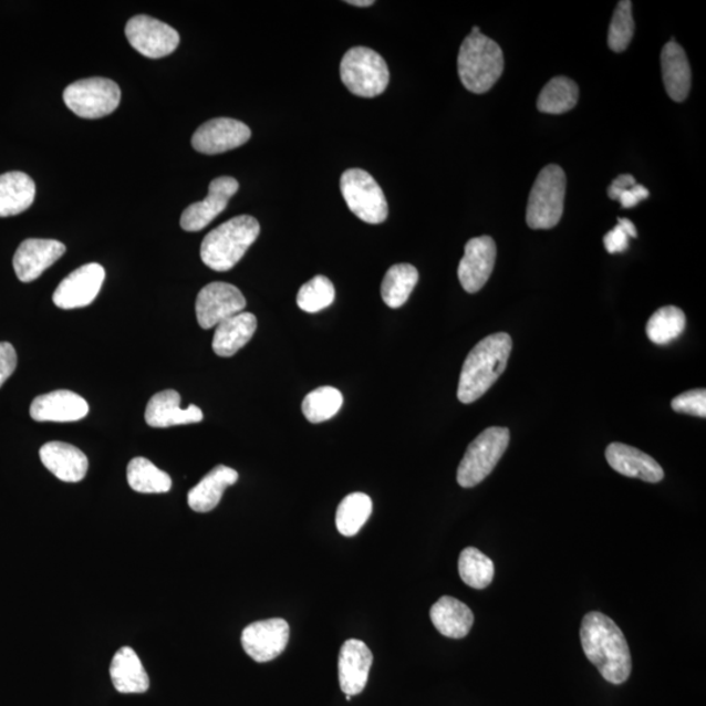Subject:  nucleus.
I'll use <instances>...</instances> for the list:
<instances>
[{
    "label": "nucleus",
    "mask_w": 706,
    "mask_h": 706,
    "mask_svg": "<svg viewBox=\"0 0 706 706\" xmlns=\"http://www.w3.org/2000/svg\"><path fill=\"white\" fill-rule=\"evenodd\" d=\"M581 644L586 658L604 679L622 684L630 678L632 658L624 633L601 612H589L581 625Z\"/></svg>",
    "instance_id": "1"
},
{
    "label": "nucleus",
    "mask_w": 706,
    "mask_h": 706,
    "mask_svg": "<svg viewBox=\"0 0 706 706\" xmlns=\"http://www.w3.org/2000/svg\"><path fill=\"white\" fill-rule=\"evenodd\" d=\"M511 349L513 342L506 333L489 335L475 345L460 372L457 393L459 402L470 405L494 386L507 370Z\"/></svg>",
    "instance_id": "2"
},
{
    "label": "nucleus",
    "mask_w": 706,
    "mask_h": 706,
    "mask_svg": "<svg viewBox=\"0 0 706 706\" xmlns=\"http://www.w3.org/2000/svg\"><path fill=\"white\" fill-rule=\"evenodd\" d=\"M259 232L261 227L253 216H237L205 237L200 247L201 261L211 270L229 271L241 261Z\"/></svg>",
    "instance_id": "3"
},
{
    "label": "nucleus",
    "mask_w": 706,
    "mask_h": 706,
    "mask_svg": "<svg viewBox=\"0 0 706 706\" xmlns=\"http://www.w3.org/2000/svg\"><path fill=\"white\" fill-rule=\"evenodd\" d=\"M502 72L503 53L499 43L480 32L468 34L458 54V75L465 89L481 95L492 90Z\"/></svg>",
    "instance_id": "4"
},
{
    "label": "nucleus",
    "mask_w": 706,
    "mask_h": 706,
    "mask_svg": "<svg viewBox=\"0 0 706 706\" xmlns=\"http://www.w3.org/2000/svg\"><path fill=\"white\" fill-rule=\"evenodd\" d=\"M567 177L559 165L540 170L530 191L526 221L531 229H551L559 225L564 212Z\"/></svg>",
    "instance_id": "5"
},
{
    "label": "nucleus",
    "mask_w": 706,
    "mask_h": 706,
    "mask_svg": "<svg viewBox=\"0 0 706 706\" xmlns=\"http://www.w3.org/2000/svg\"><path fill=\"white\" fill-rule=\"evenodd\" d=\"M341 77L349 91L359 97L380 96L387 89L391 72L377 52L370 48L356 46L344 54Z\"/></svg>",
    "instance_id": "6"
},
{
    "label": "nucleus",
    "mask_w": 706,
    "mask_h": 706,
    "mask_svg": "<svg viewBox=\"0 0 706 706\" xmlns=\"http://www.w3.org/2000/svg\"><path fill=\"white\" fill-rule=\"evenodd\" d=\"M510 442L508 428L492 427L468 445L465 457L460 460L457 481L460 487L473 488L480 485L507 451Z\"/></svg>",
    "instance_id": "7"
},
{
    "label": "nucleus",
    "mask_w": 706,
    "mask_h": 706,
    "mask_svg": "<svg viewBox=\"0 0 706 706\" xmlns=\"http://www.w3.org/2000/svg\"><path fill=\"white\" fill-rule=\"evenodd\" d=\"M121 96L118 84L106 77L82 79L70 84L63 92L64 104L85 120L103 118L112 114L117 110Z\"/></svg>",
    "instance_id": "8"
},
{
    "label": "nucleus",
    "mask_w": 706,
    "mask_h": 706,
    "mask_svg": "<svg viewBox=\"0 0 706 706\" xmlns=\"http://www.w3.org/2000/svg\"><path fill=\"white\" fill-rule=\"evenodd\" d=\"M341 190L351 212L360 220L367 225H381L387 219L385 194L370 173L363 169L345 170L341 178Z\"/></svg>",
    "instance_id": "9"
},
{
    "label": "nucleus",
    "mask_w": 706,
    "mask_h": 706,
    "mask_svg": "<svg viewBox=\"0 0 706 706\" xmlns=\"http://www.w3.org/2000/svg\"><path fill=\"white\" fill-rule=\"evenodd\" d=\"M125 33L136 52L153 60L172 54L179 45V34L175 28L147 14L129 19Z\"/></svg>",
    "instance_id": "10"
},
{
    "label": "nucleus",
    "mask_w": 706,
    "mask_h": 706,
    "mask_svg": "<svg viewBox=\"0 0 706 706\" xmlns=\"http://www.w3.org/2000/svg\"><path fill=\"white\" fill-rule=\"evenodd\" d=\"M245 307L247 299L239 288L222 282L208 284L201 288L196 302L199 326L205 330L216 328L230 316L241 313Z\"/></svg>",
    "instance_id": "11"
},
{
    "label": "nucleus",
    "mask_w": 706,
    "mask_h": 706,
    "mask_svg": "<svg viewBox=\"0 0 706 706\" xmlns=\"http://www.w3.org/2000/svg\"><path fill=\"white\" fill-rule=\"evenodd\" d=\"M290 641V625L284 619L256 622L242 631L241 644L245 653L258 664L279 657Z\"/></svg>",
    "instance_id": "12"
},
{
    "label": "nucleus",
    "mask_w": 706,
    "mask_h": 706,
    "mask_svg": "<svg viewBox=\"0 0 706 706\" xmlns=\"http://www.w3.org/2000/svg\"><path fill=\"white\" fill-rule=\"evenodd\" d=\"M105 280V270L98 263H89L72 271L62 283L56 287L53 294L54 304L58 308L69 309L85 308L96 300Z\"/></svg>",
    "instance_id": "13"
},
{
    "label": "nucleus",
    "mask_w": 706,
    "mask_h": 706,
    "mask_svg": "<svg viewBox=\"0 0 706 706\" xmlns=\"http://www.w3.org/2000/svg\"><path fill=\"white\" fill-rule=\"evenodd\" d=\"M249 126L232 118L207 121L193 135L194 149L205 155H219L243 146L250 139Z\"/></svg>",
    "instance_id": "14"
},
{
    "label": "nucleus",
    "mask_w": 706,
    "mask_h": 706,
    "mask_svg": "<svg viewBox=\"0 0 706 706\" xmlns=\"http://www.w3.org/2000/svg\"><path fill=\"white\" fill-rule=\"evenodd\" d=\"M497 249L492 237H475L466 243L465 256L458 266L460 285L468 293H477L492 276Z\"/></svg>",
    "instance_id": "15"
},
{
    "label": "nucleus",
    "mask_w": 706,
    "mask_h": 706,
    "mask_svg": "<svg viewBox=\"0 0 706 706\" xmlns=\"http://www.w3.org/2000/svg\"><path fill=\"white\" fill-rule=\"evenodd\" d=\"M239 183L233 177L215 178L208 187L205 200L186 208L181 216V228L186 232H199L226 210L228 201L239 191Z\"/></svg>",
    "instance_id": "16"
},
{
    "label": "nucleus",
    "mask_w": 706,
    "mask_h": 706,
    "mask_svg": "<svg viewBox=\"0 0 706 706\" xmlns=\"http://www.w3.org/2000/svg\"><path fill=\"white\" fill-rule=\"evenodd\" d=\"M66 253L56 240L28 239L21 242L13 257V269L20 282L31 283Z\"/></svg>",
    "instance_id": "17"
},
{
    "label": "nucleus",
    "mask_w": 706,
    "mask_h": 706,
    "mask_svg": "<svg viewBox=\"0 0 706 706\" xmlns=\"http://www.w3.org/2000/svg\"><path fill=\"white\" fill-rule=\"evenodd\" d=\"M29 413L33 421L40 423H72L84 419L90 413V406L76 393L56 391L38 396Z\"/></svg>",
    "instance_id": "18"
},
{
    "label": "nucleus",
    "mask_w": 706,
    "mask_h": 706,
    "mask_svg": "<svg viewBox=\"0 0 706 706\" xmlns=\"http://www.w3.org/2000/svg\"><path fill=\"white\" fill-rule=\"evenodd\" d=\"M373 664V654L363 641L349 640L340 654V684L349 696L362 694Z\"/></svg>",
    "instance_id": "19"
},
{
    "label": "nucleus",
    "mask_w": 706,
    "mask_h": 706,
    "mask_svg": "<svg viewBox=\"0 0 706 706\" xmlns=\"http://www.w3.org/2000/svg\"><path fill=\"white\" fill-rule=\"evenodd\" d=\"M609 465L624 477L647 482H660L665 478L664 468L646 453L621 443L610 444L606 449Z\"/></svg>",
    "instance_id": "20"
},
{
    "label": "nucleus",
    "mask_w": 706,
    "mask_h": 706,
    "mask_svg": "<svg viewBox=\"0 0 706 706\" xmlns=\"http://www.w3.org/2000/svg\"><path fill=\"white\" fill-rule=\"evenodd\" d=\"M40 458L55 478L66 482H77L89 471V458L76 446L66 443H48L40 449Z\"/></svg>",
    "instance_id": "21"
},
{
    "label": "nucleus",
    "mask_w": 706,
    "mask_h": 706,
    "mask_svg": "<svg viewBox=\"0 0 706 706\" xmlns=\"http://www.w3.org/2000/svg\"><path fill=\"white\" fill-rule=\"evenodd\" d=\"M181 395L175 391L157 393L146 408V423L153 428H168L173 425L200 423L204 413L197 406L181 408Z\"/></svg>",
    "instance_id": "22"
},
{
    "label": "nucleus",
    "mask_w": 706,
    "mask_h": 706,
    "mask_svg": "<svg viewBox=\"0 0 706 706\" xmlns=\"http://www.w3.org/2000/svg\"><path fill=\"white\" fill-rule=\"evenodd\" d=\"M662 76L669 98L683 103L688 97L693 72L684 49L673 39L661 53Z\"/></svg>",
    "instance_id": "23"
},
{
    "label": "nucleus",
    "mask_w": 706,
    "mask_h": 706,
    "mask_svg": "<svg viewBox=\"0 0 706 706\" xmlns=\"http://www.w3.org/2000/svg\"><path fill=\"white\" fill-rule=\"evenodd\" d=\"M237 480H239V473L233 468L216 466L196 487L190 489L187 502L194 511L208 513L219 506L226 489L236 485Z\"/></svg>",
    "instance_id": "24"
},
{
    "label": "nucleus",
    "mask_w": 706,
    "mask_h": 706,
    "mask_svg": "<svg viewBox=\"0 0 706 706\" xmlns=\"http://www.w3.org/2000/svg\"><path fill=\"white\" fill-rule=\"evenodd\" d=\"M257 316L241 312L216 326L212 349L216 355L230 357L247 345L257 331Z\"/></svg>",
    "instance_id": "25"
},
{
    "label": "nucleus",
    "mask_w": 706,
    "mask_h": 706,
    "mask_svg": "<svg viewBox=\"0 0 706 706\" xmlns=\"http://www.w3.org/2000/svg\"><path fill=\"white\" fill-rule=\"evenodd\" d=\"M113 686L120 694H144L149 688V678L138 654L124 646L114 654L111 664Z\"/></svg>",
    "instance_id": "26"
},
{
    "label": "nucleus",
    "mask_w": 706,
    "mask_h": 706,
    "mask_svg": "<svg viewBox=\"0 0 706 706\" xmlns=\"http://www.w3.org/2000/svg\"><path fill=\"white\" fill-rule=\"evenodd\" d=\"M430 621L443 636L464 638L473 629L474 614L465 603L446 595L432 606Z\"/></svg>",
    "instance_id": "27"
},
{
    "label": "nucleus",
    "mask_w": 706,
    "mask_h": 706,
    "mask_svg": "<svg viewBox=\"0 0 706 706\" xmlns=\"http://www.w3.org/2000/svg\"><path fill=\"white\" fill-rule=\"evenodd\" d=\"M35 184L23 172H9L0 176V218L19 215L33 205Z\"/></svg>",
    "instance_id": "28"
},
{
    "label": "nucleus",
    "mask_w": 706,
    "mask_h": 706,
    "mask_svg": "<svg viewBox=\"0 0 706 706\" xmlns=\"http://www.w3.org/2000/svg\"><path fill=\"white\" fill-rule=\"evenodd\" d=\"M417 282H419V272L413 264H394L382 282V300L388 308L398 309L406 304Z\"/></svg>",
    "instance_id": "29"
},
{
    "label": "nucleus",
    "mask_w": 706,
    "mask_h": 706,
    "mask_svg": "<svg viewBox=\"0 0 706 706\" xmlns=\"http://www.w3.org/2000/svg\"><path fill=\"white\" fill-rule=\"evenodd\" d=\"M579 85L572 79L557 76L544 85L538 97V110L546 114H563L579 103Z\"/></svg>",
    "instance_id": "30"
},
{
    "label": "nucleus",
    "mask_w": 706,
    "mask_h": 706,
    "mask_svg": "<svg viewBox=\"0 0 706 706\" xmlns=\"http://www.w3.org/2000/svg\"><path fill=\"white\" fill-rule=\"evenodd\" d=\"M128 486L139 494H167L172 478L147 458H134L127 467Z\"/></svg>",
    "instance_id": "31"
},
{
    "label": "nucleus",
    "mask_w": 706,
    "mask_h": 706,
    "mask_svg": "<svg viewBox=\"0 0 706 706\" xmlns=\"http://www.w3.org/2000/svg\"><path fill=\"white\" fill-rule=\"evenodd\" d=\"M373 503L371 497L355 492L344 497L336 510V528L344 537H355L370 520Z\"/></svg>",
    "instance_id": "32"
},
{
    "label": "nucleus",
    "mask_w": 706,
    "mask_h": 706,
    "mask_svg": "<svg viewBox=\"0 0 706 706\" xmlns=\"http://www.w3.org/2000/svg\"><path fill=\"white\" fill-rule=\"evenodd\" d=\"M458 571L467 586L478 590L491 585L495 578L494 561L474 547L460 552Z\"/></svg>",
    "instance_id": "33"
},
{
    "label": "nucleus",
    "mask_w": 706,
    "mask_h": 706,
    "mask_svg": "<svg viewBox=\"0 0 706 706\" xmlns=\"http://www.w3.org/2000/svg\"><path fill=\"white\" fill-rule=\"evenodd\" d=\"M686 329V314L676 307H665L655 312L646 325V335L660 345L672 343Z\"/></svg>",
    "instance_id": "34"
},
{
    "label": "nucleus",
    "mask_w": 706,
    "mask_h": 706,
    "mask_svg": "<svg viewBox=\"0 0 706 706\" xmlns=\"http://www.w3.org/2000/svg\"><path fill=\"white\" fill-rule=\"evenodd\" d=\"M343 406V394L333 386L315 388L302 402V413L308 422L320 424L333 419Z\"/></svg>",
    "instance_id": "35"
},
{
    "label": "nucleus",
    "mask_w": 706,
    "mask_h": 706,
    "mask_svg": "<svg viewBox=\"0 0 706 706\" xmlns=\"http://www.w3.org/2000/svg\"><path fill=\"white\" fill-rule=\"evenodd\" d=\"M335 300V288L331 280L316 276L300 288L298 305L307 313H319L329 308Z\"/></svg>",
    "instance_id": "36"
},
{
    "label": "nucleus",
    "mask_w": 706,
    "mask_h": 706,
    "mask_svg": "<svg viewBox=\"0 0 706 706\" xmlns=\"http://www.w3.org/2000/svg\"><path fill=\"white\" fill-rule=\"evenodd\" d=\"M635 34V20L632 17V2H619L609 29V46L612 52L622 53Z\"/></svg>",
    "instance_id": "37"
},
{
    "label": "nucleus",
    "mask_w": 706,
    "mask_h": 706,
    "mask_svg": "<svg viewBox=\"0 0 706 706\" xmlns=\"http://www.w3.org/2000/svg\"><path fill=\"white\" fill-rule=\"evenodd\" d=\"M630 237L636 239L637 229L630 219H619L617 226L603 237L610 255L623 253L630 247Z\"/></svg>",
    "instance_id": "38"
},
{
    "label": "nucleus",
    "mask_w": 706,
    "mask_h": 706,
    "mask_svg": "<svg viewBox=\"0 0 706 706\" xmlns=\"http://www.w3.org/2000/svg\"><path fill=\"white\" fill-rule=\"evenodd\" d=\"M672 407L676 413L706 417V392L705 388H697L683 393L672 402Z\"/></svg>",
    "instance_id": "39"
},
{
    "label": "nucleus",
    "mask_w": 706,
    "mask_h": 706,
    "mask_svg": "<svg viewBox=\"0 0 706 706\" xmlns=\"http://www.w3.org/2000/svg\"><path fill=\"white\" fill-rule=\"evenodd\" d=\"M17 366L18 355L13 345L7 342L0 343V387L11 377Z\"/></svg>",
    "instance_id": "40"
},
{
    "label": "nucleus",
    "mask_w": 706,
    "mask_h": 706,
    "mask_svg": "<svg viewBox=\"0 0 706 706\" xmlns=\"http://www.w3.org/2000/svg\"><path fill=\"white\" fill-rule=\"evenodd\" d=\"M651 193L643 185L636 184L617 194L616 200L621 201L623 208L636 207L641 200L650 198Z\"/></svg>",
    "instance_id": "41"
},
{
    "label": "nucleus",
    "mask_w": 706,
    "mask_h": 706,
    "mask_svg": "<svg viewBox=\"0 0 706 706\" xmlns=\"http://www.w3.org/2000/svg\"><path fill=\"white\" fill-rule=\"evenodd\" d=\"M636 184L637 183L635 177L631 175H621L617 178H615L614 181H612V184L610 185L608 190L609 197L612 200H616L619 193L625 189H630V187L635 186Z\"/></svg>",
    "instance_id": "42"
},
{
    "label": "nucleus",
    "mask_w": 706,
    "mask_h": 706,
    "mask_svg": "<svg viewBox=\"0 0 706 706\" xmlns=\"http://www.w3.org/2000/svg\"><path fill=\"white\" fill-rule=\"evenodd\" d=\"M347 3L356 7H370L374 4L373 0H350Z\"/></svg>",
    "instance_id": "43"
},
{
    "label": "nucleus",
    "mask_w": 706,
    "mask_h": 706,
    "mask_svg": "<svg viewBox=\"0 0 706 706\" xmlns=\"http://www.w3.org/2000/svg\"><path fill=\"white\" fill-rule=\"evenodd\" d=\"M479 32H480L479 27H474L473 28V32L471 33H479Z\"/></svg>",
    "instance_id": "44"
}]
</instances>
